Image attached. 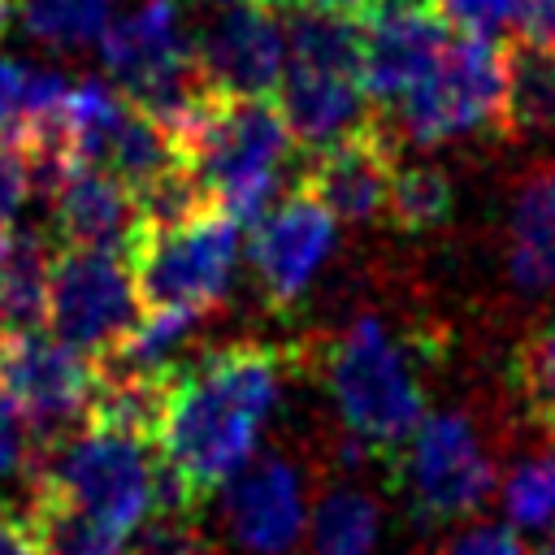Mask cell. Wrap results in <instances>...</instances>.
I'll list each match as a JSON object with an SVG mask.
<instances>
[{"instance_id":"obj_1","label":"cell","mask_w":555,"mask_h":555,"mask_svg":"<svg viewBox=\"0 0 555 555\" xmlns=\"http://www.w3.org/2000/svg\"><path fill=\"white\" fill-rule=\"evenodd\" d=\"M291 356L273 343L243 338L178 364L165 377L156 455L182 481L191 503L221 490L251 455L282 403Z\"/></svg>"},{"instance_id":"obj_2","label":"cell","mask_w":555,"mask_h":555,"mask_svg":"<svg viewBox=\"0 0 555 555\" xmlns=\"http://www.w3.org/2000/svg\"><path fill=\"white\" fill-rule=\"evenodd\" d=\"M26 477L30 490L74 503L121 533H134L143 520L160 512L195 507L152 442L104 425H82L61 442L39 447Z\"/></svg>"},{"instance_id":"obj_3","label":"cell","mask_w":555,"mask_h":555,"mask_svg":"<svg viewBox=\"0 0 555 555\" xmlns=\"http://www.w3.org/2000/svg\"><path fill=\"white\" fill-rule=\"evenodd\" d=\"M295 139L273 95H212L199 121L178 139V160L195 173L217 212L256 225L282 191Z\"/></svg>"},{"instance_id":"obj_4","label":"cell","mask_w":555,"mask_h":555,"mask_svg":"<svg viewBox=\"0 0 555 555\" xmlns=\"http://www.w3.org/2000/svg\"><path fill=\"white\" fill-rule=\"evenodd\" d=\"M325 390L351 442L390 460L425 416L416 338L395 334L382 317H356L325 351Z\"/></svg>"},{"instance_id":"obj_5","label":"cell","mask_w":555,"mask_h":555,"mask_svg":"<svg viewBox=\"0 0 555 555\" xmlns=\"http://www.w3.org/2000/svg\"><path fill=\"white\" fill-rule=\"evenodd\" d=\"M503 95H507V48L494 35H460L447 39L438 61L416 78L386 113L395 134L434 147L486 130H503Z\"/></svg>"},{"instance_id":"obj_6","label":"cell","mask_w":555,"mask_h":555,"mask_svg":"<svg viewBox=\"0 0 555 555\" xmlns=\"http://www.w3.org/2000/svg\"><path fill=\"white\" fill-rule=\"evenodd\" d=\"M386 464L395 490L403 494L416 520H460L477 512L499 481L494 455L477 421L460 408L425 412L421 425L399 442V451Z\"/></svg>"},{"instance_id":"obj_7","label":"cell","mask_w":555,"mask_h":555,"mask_svg":"<svg viewBox=\"0 0 555 555\" xmlns=\"http://www.w3.org/2000/svg\"><path fill=\"white\" fill-rule=\"evenodd\" d=\"M243 225L217 208L165 230H139L126 260L143 308H186L208 312L225 299L238 269Z\"/></svg>"},{"instance_id":"obj_8","label":"cell","mask_w":555,"mask_h":555,"mask_svg":"<svg viewBox=\"0 0 555 555\" xmlns=\"http://www.w3.org/2000/svg\"><path fill=\"white\" fill-rule=\"evenodd\" d=\"M130 260L104 247H61L48 269V325L82 356H104L139 321Z\"/></svg>"},{"instance_id":"obj_9","label":"cell","mask_w":555,"mask_h":555,"mask_svg":"<svg viewBox=\"0 0 555 555\" xmlns=\"http://www.w3.org/2000/svg\"><path fill=\"white\" fill-rule=\"evenodd\" d=\"M0 386L4 399L30 429L35 451L69 438L87 425L91 390H95V360L61 338H4L0 347Z\"/></svg>"},{"instance_id":"obj_10","label":"cell","mask_w":555,"mask_h":555,"mask_svg":"<svg viewBox=\"0 0 555 555\" xmlns=\"http://www.w3.org/2000/svg\"><path fill=\"white\" fill-rule=\"evenodd\" d=\"M191 48L212 95H273L286 69V30L269 4H212Z\"/></svg>"},{"instance_id":"obj_11","label":"cell","mask_w":555,"mask_h":555,"mask_svg":"<svg viewBox=\"0 0 555 555\" xmlns=\"http://www.w3.org/2000/svg\"><path fill=\"white\" fill-rule=\"evenodd\" d=\"M451 22L434 0H377L360 26V82L364 95L390 108L447 48Z\"/></svg>"},{"instance_id":"obj_12","label":"cell","mask_w":555,"mask_h":555,"mask_svg":"<svg viewBox=\"0 0 555 555\" xmlns=\"http://www.w3.org/2000/svg\"><path fill=\"white\" fill-rule=\"evenodd\" d=\"M334 243L338 221L308 191L295 186L286 199H278L251 234V269L264 299L273 308H291L295 299H304V291L325 269Z\"/></svg>"},{"instance_id":"obj_13","label":"cell","mask_w":555,"mask_h":555,"mask_svg":"<svg viewBox=\"0 0 555 555\" xmlns=\"http://www.w3.org/2000/svg\"><path fill=\"white\" fill-rule=\"evenodd\" d=\"M273 104L295 139V147L321 152L330 143H343L360 130H369L373 100L364 95L356 65H330V61H291L273 87Z\"/></svg>"},{"instance_id":"obj_14","label":"cell","mask_w":555,"mask_h":555,"mask_svg":"<svg viewBox=\"0 0 555 555\" xmlns=\"http://www.w3.org/2000/svg\"><path fill=\"white\" fill-rule=\"evenodd\" d=\"M225 529L247 555H291L308 529L299 468L282 455H251L225 481Z\"/></svg>"},{"instance_id":"obj_15","label":"cell","mask_w":555,"mask_h":555,"mask_svg":"<svg viewBox=\"0 0 555 555\" xmlns=\"http://www.w3.org/2000/svg\"><path fill=\"white\" fill-rule=\"evenodd\" d=\"M390 173L395 147L386 139V126L373 121L369 130L312 152L299 173V191H308L334 221H369L386 208Z\"/></svg>"},{"instance_id":"obj_16","label":"cell","mask_w":555,"mask_h":555,"mask_svg":"<svg viewBox=\"0 0 555 555\" xmlns=\"http://www.w3.org/2000/svg\"><path fill=\"white\" fill-rule=\"evenodd\" d=\"M52 230L61 247H104L130 251L139 234L134 191L95 165H74L52 191Z\"/></svg>"},{"instance_id":"obj_17","label":"cell","mask_w":555,"mask_h":555,"mask_svg":"<svg viewBox=\"0 0 555 555\" xmlns=\"http://www.w3.org/2000/svg\"><path fill=\"white\" fill-rule=\"evenodd\" d=\"M507 278L525 295L555 291V165L520 178L507 212Z\"/></svg>"},{"instance_id":"obj_18","label":"cell","mask_w":555,"mask_h":555,"mask_svg":"<svg viewBox=\"0 0 555 555\" xmlns=\"http://www.w3.org/2000/svg\"><path fill=\"white\" fill-rule=\"evenodd\" d=\"M52 238L43 230L9 225L0 234V338L39 334L48 321V269Z\"/></svg>"},{"instance_id":"obj_19","label":"cell","mask_w":555,"mask_h":555,"mask_svg":"<svg viewBox=\"0 0 555 555\" xmlns=\"http://www.w3.org/2000/svg\"><path fill=\"white\" fill-rule=\"evenodd\" d=\"M312 555H377L382 546V507L360 486H330L308 507Z\"/></svg>"},{"instance_id":"obj_20","label":"cell","mask_w":555,"mask_h":555,"mask_svg":"<svg viewBox=\"0 0 555 555\" xmlns=\"http://www.w3.org/2000/svg\"><path fill=\"white\" fill-rule=\"evenodd\" d=\"M26 525L35 533L39 555H126L130 551V533H121V529L87 516L82 507L61 503L43 490H30Z\"/></svg>"},{"instance_id":"obj_21","label":"cell","mask_w":555,"mask_h":555,"mask_svg":"<svg viewBox=\"0 0 555 555\" xmlns=\"http://www.w3.org/2000/svg\"><path fill=\"white\" fill-rule=\"evenodd\" d=\"M503 130H516V134H551L555 130V56L529 39L507 48Z\"/></svg>"},{"instance_id":"obj_22","label":"cell","mask_w":555,"mask_h":555,"mask_svg":"<svg viewBox=\"0 0 555 555\" xmlns=\"http://www.w3.org/2000/svg\"><path fill=\"white\" fill-rule=\"evenodd\" d=\"M451 208H455V191H451V178L434 165H395L390 173V191H386V217L395 230L403 234H429L438 225L451 221Z\"/></svg>"},{"instance_id":"obj_23","label":"cell","mask_w":555,"mask_h":555,"mask_svg":"<svg viewBox=\"0 0 555 555\" xmlns=\"http://www.w3.org/2000/svg\"><path fill=\"white\" fill-rule=\"evenodd\" d=\"M22 30L52 48V52H78L100 39V30L113 17V0H17Z\"/></svg>"},{"instance_id":"obj_24","label":"cell","mask_w":555,"mask_h":555,"mask_svg":"<svg viewBox=\"0 0 555 555\" xmlns=\"http://www.w3.org/2000/svg\"><path fill=\"white\" fill-rule=\"evenodd\" d=\"M499 507L512 529H551L555 525V451H538L512 464L499 481Z\"/></svg>"},{"instance_id":"obj_25","label":"cell","mask_w":555,"mask_h":555,"mask_svg":"<svg viewBox=\"0 0 555 555\" xmlns=\"http://www.w3.org/2000/svg\"><path fill=\"white\" fill-rule=\"evenodd\" d=\"M512 386L525 412L542 425H555V317L542 321L512 356Z\"/></svg>"},{"instance_id":"obj_26","label":"cell","mask_w":555,"mask_h":555,"mask_svg":"<svg viewBox=\"0 0 555 555\" xmlns=\"http://www.w3.org/2000/svg\"><path fill=\"white\" fill-rule=\"evenodd\" d=\"M195 512H160L152 520H143L130 542L126 555H212V542L204 538V529L191 520Z\"/></svg>"},{"instance_id":"obj_27","label":"cell","mask_w":555,"mask_h":555,"mask_svg":"<svg viewBox=\"0 0 555 555\" xmlns=\"http://www.w3.org/2000/svg\"><path fill=\"white\" fill-rule=\"evenodd\" d=\"M30 186L35 178H30V152L22 130H0V234L17 221Z\"/></svg>"},{"instance_id":"obj_28","label":"cell","mask_w":555,"mask_h":555,"mask_svg":"<svg viewBox=\"0 0 555 555\" xmlns=\"http://www.w3.org/2000/svg\"><path fill=\"white\" fill-rule=\"evenodd\" d=\"M434 9L468 35H494L520 22L525 0H434Z\"/></svg>"},{"instance_id":"obj_29","label":"cell","mask_w":555,"mask_h":555,"mask_svg":"<svg viewBox=\"0 0 555 555\" xmlns=\"http://www.w3.org/2000/svg\"><path fill=\"white\" fill-rule=\"evenodd\" d=\"M434 555H529L520 542V529L499 520H477L460 533H451Z\"/></svg>"},{"instance_id":"obj_30","label":"cell","mask_w":555,"mask_h":555,"mask_svg":"<svg viewBox=\"0 0 555 555\" xmlns=\"http://www.w3.org/2000/svg\"><path fill=\"white\" fill-rule=\"evenodd\" d=\"M30 460H35L30 429L17 416V408L0 395V481H9L17 473H30Z\"/></svg>"},{"instance_id":"obj_31","label":"cell","mask_w":555,"mask_h":555,"mask_svg":"<svg viewBox=\"0 0 555 555\" xmlns=\"http://www.w3.org/2000/svg\"><path fill=\"white\" fill-rule=\"evenodd\" d=\"M22 91H26V69L0 52V130H17L22 121Z\"/></svg>"},{"instance_id":"obj_32","label":"cell","mask_w":555,"mask_h":555,"mask_svg":"<svg viewBox=\"0 0 555 555\" xmlns=\"http://www.w3.org/2000/svg\"><path fill=\"white\" fill-rule=\"evenodd\" d=\"M516 26H520V39H529L555 56V0H525Z\"/></svg>"},{"instance_id":"obj_33","label":"cell","mask_w":555,"mask_h":555,"mask_svg":"<svg viewBox=\"0 0 555 555\" xmlns=\"http://www.w3.org/2000/svg\"><path fill=\"white\" fill-rule=\"evenodd\" d=\"M0 555H39L26 512H13L9 503H0Z\"/></svg>"},{"instance_id":"obj_34","label":"cell","mask_w":555,"mask_h":555,"mask_svg":"<svg viewBox=\"0 0 555 555\" xmlns=\"http://www.w3.org/2000/svg\"><path fill=\"white\" fill-rule=\"evenodd\" d=\"M291 4V0H286ZM299 4H312V9H330V13H343V17H364L377 0H299Z\"/></svg>"},{"instance_id":"obj_35","label":"cell","mask_w":555,"mask_h":555,"mask_svg":"<svg viewBox=\"0 0 555 555\" xmlns=\"http://www.w3.org/2000/svg\"><path fill=\"white\" fill-rule=\"evenodd\" d=\"M208 4H269V9H278L286 0H208Z\"/></svg>"},{"instance_id":"obj_36","label":"cell","mask_w":555,"mask_h":555,"mask_svg":"<svg viewBox=\"0 0 555 555\" xmlns=\"http://www.w3.org/2000/svg\"><path fill=\"white\" fill-rule=\"evenodd\" d=\"M533 555H555V525L546 529V538H542V546H538Z\"/></svg>"},{"instance_id":"obj_37","label":"cell","mask_w":555,"mask_h":555,"mask_svg":"<svg viewBox=\"0 0 555 555\" xmlns=\"http://www.w3.org/2000/svg\"><path fill=\"white\" fill-rule=\"evenodd\" d=\"M9 17H13V0H0V30L9 26Z\"/></svg>"},{"instance_id":"obj_38","label":"cell","mask_w":555,"mask_h":555,"mask_svg":"<svg viewBox=\"0 0 555 555\" xmlns=\"http://www.w3.org/2000/svg\"><path fill=\"white\" fill-rule=\"evenodd\" d=\"M0 347H4V338H0Z\"/></svg>"}]
</instances>
